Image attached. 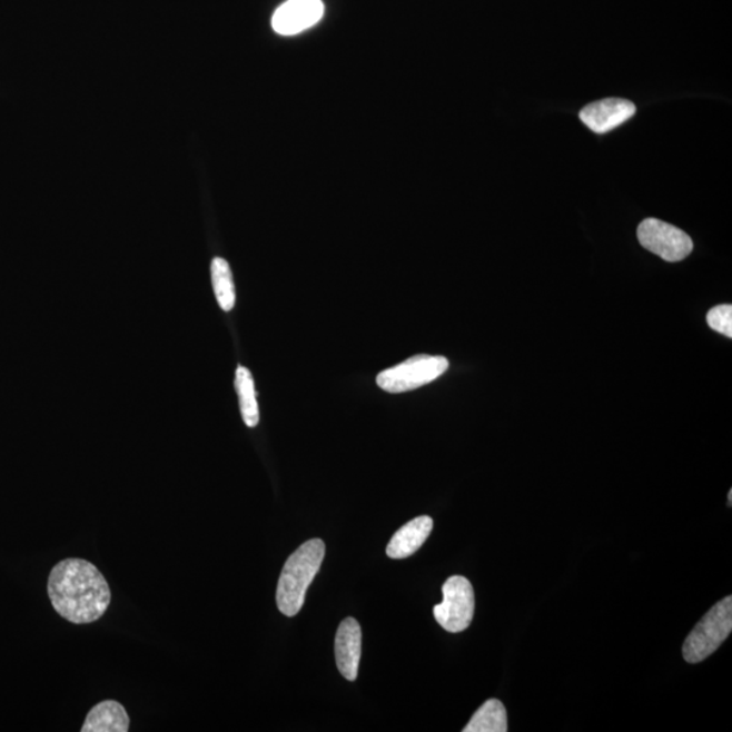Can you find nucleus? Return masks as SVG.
Masks as SVG:
<instances>
[{"instance_id":"obj_1","label":"nucleus","mask_w":732,"mask_h":732,"mask_svg":"<svg viewBox=\"0 0 732 732\" xmlns=\"http://www.w3.org/2000/svg\"><path fill=\"white\" fill-rule=\"evenodd\" d=\"M48 595L55 611L72 624H90L107 613L109 583L95 564L79 557L61 561L48 578Z\"/></svg>"},{"instance_id":"obj_3","label":"nucleus","mask_w":732,"mask_h":732,"mask_svg":"<svg viewBox=\"0 0 732 732\" xmlns=\"http://www.w3.org/2000/svg\"><path fill=\"white\" fill-rule=\"evenodd\" d=\"M732 631V599L725 597L711 607L686 637L682 655L690 663H699L721 647Z\"/></svg>"},{"instance_id":"obj_4","label":"nucleus","mask_w":732,"mask_h":732,"mask_svg":"<svg viewBox=\"0 0 732 732\" xmlns=\"http://www.w3.org/2000/svg\"><path fill=\"white\" fill-rule=\"evenodd\" d=\"M449 368L442 356L418 355L378 374L377 386L389 394H403L426 386Z\"/></svg>"},{"instance_id":"obj_7","label":"nucleus","mask_w":732,"mask_h":732,"mask_svg":"<svg viewBox=\"0 0 732 732\" xmlns=\"http://www.w3.org/2000/svg\"><path fill=\"white\" fill-rule=\"evenodd\" d=\"M325 16L322 0H287L271 18L273 30L281 36H296L315 27Z\"/></svg>"},{"instance_id":"obj_16","label":"nucleus","mask_w":732,"mask_h":732,"mask_svg":"<svg viewBox=\"0 0 732 732\" xmlns=\"http://www.w3.org/2000/svg\"><path fill=\"white\" fill-rule=\"evenodd\" d=\"M729 506L730 507L732 506V489H730V493H729Z\"/></svg>"},{"instance_id":"obj_2","label":"nucleus","mask_w":732,"mask_h":732,"mask_svg":"<svg viewBox=\"0 0 732 732\" xmlns=\"http://www.w3.org/2000/svg\"><path fill=\"white\" fill-rule=\"evenodd\" d=\"M325 543L322 540H309L285 563L276 594L278 610L285 616L294 617L300 612L308 587L325 560Z\"/></svg>"},{"instance_id":"obj_15","label":"nucleus","mask_w":732,"mask_h":732,"mask_svg":"<svg viewBox=\"0 0 732 732\" xmlns=\"http://www.w3.org/2000/svg\"><path fill=\"white\" fill-rule=\"evenodd\" d=\"M706 324L713 332L721 333L728 338H732V306L731 304H722L712 308L706 315Z\"/></svg>"},{"instance_id":"obj_14","label":"nucleus","mask_w":732,"mask_h":732,"mask_svg":"<svg viewBox=\"0 0 732 732\" xmlns=\"http://www.w3.org/2000/svg\"><path fill=\"white\" fill-rule=\"evenodd\" d=\"M210 275L217 303L222 311H231L235 306V287L231 269L226 259L215 258L210 265Z\"/></svg>"},{"instance_id":"obj_12","label":"nucleus","mask_w":732,"mask_h":732,"mask_svg":"<svg viewBox=\"0 0 732 732\" xmlns=\"http://www.w3.org/2000/svg\"><path fill=\"white\" fill-rule=\"evenodd\" d=\"M464 732H506L507 713L499 700L486 701L465 725Z\"/></svg>"},{"instance_id":"obj_11","label":"nucleus","mask_w":732,"mask_h":732,"mask_svg":"<svg viewBox=\"0 0 732 732\" xmlns=\"http://www.w3.org/2000/svg\"><path fill=\"white\" fill-rule=\"evenodd\" d=\"M129 716L120 703L102 701L87 713L82 732H127Z\"/></svg>"},{"instance_id":"obj_13","label":"nucleus","mask_w":732,"mask_h":732,"mask_svg":"<svg viewBox=\"0 0 732 732\" xmlns=\"http://www.w3.org/2000/svg\"><path fill=\"white\" fill-rule=\"evenodd\" d=\"M239 396V406L241 418L248 427H256L259 424V408L257 402L256 386H254L250 370L245 366H239L237 378H235Z\"/></svg>"},{"instance_id":"obj_6","label":"nucleus","mask_w":732,"mask_h":732,"mask_svg":"<svg viewBox=\"0 0 732 732\" xmlns=\"http://www.w3.org/2000/svg\"><path fill=\"white\" fill-rule=\"evenodd\" d=\"M637 239L646 250L667 263H680L693 250V241L680 228L657 219H646L637 227Z\"/></svg>"},{"instance_id":"obj_8","label":"nucleus","mask_w":732,"mask_h":732,"mask_svg":"<svg viewBox=\"0 0 732 732\" xmlns=\"http://www.w3.org/2000/svg\"><path fill=\"white\" fill-rule=\"evenodd\" d=\"M635 105L622 98H607L603 101L587 105L581 111V120L595 133H606L622 126L634 117Z\"/></svg>"},{"instance_id":"obj_10","label":"nucleus","mask_w":732,"mask_h":732,"mask_svg":"<svg viewBox=\"0 0 732 732\" xmlns=\"http://www.w3.org/2000/svg\"><path fill=\"white\" fill-rule=\"evenodd\" d=\"M433 520L421 516L409 521L395 533L387 547V555L393 560H405L417 552L431 536Z\"/></svg>"},{"instance_id":"obj_5","label":"nucleus","mask_w":732,"mask_h":732,"mask_svg":"<svg viewBox=\"0 0 732 732\" xmlns=\"http://www.w3.org/2000/svg\"><path fill=\"white\" fill-rule=\"evenodd\" d=\"M444 600L434 606V619L445 631L457 634L467 630L475 613V593L464 576L453 575L443 586Z\"/></svg>"},{"instance_id":"obj_9","label":"nucleus","mask_w":732,"mask_h":732,"mask_svg":"<svg viewBox=\"0 0 732 732\" xmlns=\"http://www.w3.org/2000/svg\"><path fill=\"white\" fill-rule=\"evenodd\" d=\"M363 634L356 619L347 617L340 623L335 636V657L339 673L347 681H356L362 660Z\"/></svg>"}]
</instances>
